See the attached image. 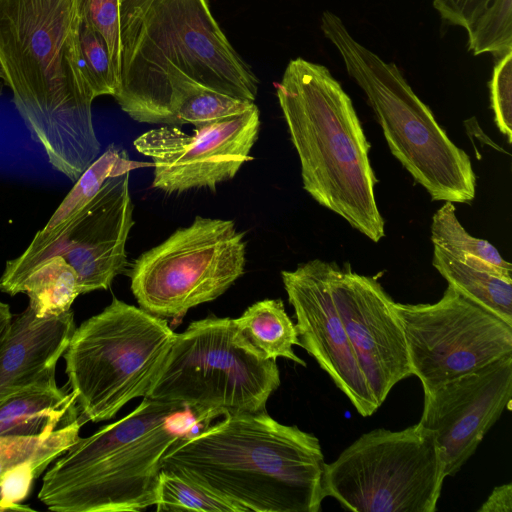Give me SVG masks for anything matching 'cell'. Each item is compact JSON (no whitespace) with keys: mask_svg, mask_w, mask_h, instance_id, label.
<instances>
[{"mask_svg":"<svg viewBox=\"0 0 512 512\" xmlns=\"http://www.w3.org/2000/svg\"><path fill=\"white\" fill-rule=\"evenodd\" d=\"M79 0H0V61L49 164L75 182L99 156L79 43Z\"/></svg>","mask_w":512,"mask_h":512,"instance_id":"1","label":"cell"},{"mask_svg":"<svg viewBox=\"0 0 512 512\" xmlns=\"http://www.w3.org/2000/svg\"><path fill=\"white\" fill-rule=\"evenodd\" d=\"M319 439L267 412L224 415L173 444L161 470L231 502L240 512H318L326 497Z\"/></svg>","mask_w":512,"mask_h":512,"instance_id":"2","label":"cell"},{"mask_svg":"<svg viewBox=\"0 0 512 512\" xmlns=\"http://www.w3.org/2000/svg\"><path fill=\"white\" fill-rule=\"evenodd\" d=\"M258 86L208 0H155L123 57L113 97L138 122L178 127L189 124L191 102L201 91L254 102Z\"/></svg>","mask_w":512,"mask_h":512,"instance_id":"3","label":"cell"},{"mask_svg":"<svg viewBox=\"0 0 512 512\" xmlns=\"http://www.w3.org/2000/svg\"><path fill=\"white\" fill-rule=\"evenodd\" d=\"M210 424L180 404L143 397L123 418L79 438L52 462L38 499L56 512H138L156 505L161 459Z\"/></svg>","mask_w":512,"mask_h":512,"instance_id":"4","label":"cell"},{"mask_svg":"<svg viewBox=\"0 0 512 512\" xmlns=\"http://www.w3.org/2000/svg\"><path fill=\"white\" fill-rule=\"evenodd\" d=\"M304 190L377 243L385 222L368 142L349 95L324 65L291 60L276 85Z\"/></svg>","mask_w":512,"mask_h":512,"instance_id":"5","label":"cell"},{"mask_svg":"<svg viewBox=\"0 0 512 512\" xmlns=\"http://www.w3.org/2000/svg\"><path fill=\"white\" fill-rule=\"evenodd\" d=\"M320 27L365 93L393 156L432 200L471 202L476 175L468 154L452 142L399 68L355 40L336 14L324 11Z\"/></svg>","mask_w":512,"mask_h":512,"instance_id":"6","label":"cell"},{"mask_svg":"<svg viewBox=\"0 0 512 512\" xmlns=\"http://www.w3.org/2000/svg\"><path fill=\"white\" fill-rule=\"evenodd\" d=\"M175 337L164 318L117 298L75 327L63 357L80 417L106 421L145 397Z\"/></svg>","mask_w":512,"mask_h":512,"instance_id":"7","label":"cell"},{"mask_svg":"<svg viewBox=\"0 0 512 512\" xmlns=\"http://www.w3.org/2000/svg\"><path fill=\"white\" fill-rule=\"evenodd\" d=\"M280 383L276 361L265 359L232 318L210 316L176 333L145 397L180 404L211 423L221 415L265 411Z\"/></svg>","mask_w":512,"mask_h":512,"instance_id":"8","label":"cell"},{"mask_svg":"<svg viewBox=\"0 0 512 512\" xmlns=\"http://www.w3.org/2000/svg\"><path fill=\"white\" fill-rule=\"evenodd\" d=\"M446 478L435 435L419 423L362 434L325 465V496L355 512H434Z\"/></svg>","mask_w":512,"mask_h":512,"instance_id":"9","label":"cell"},{"mask_svg":"<svg viewBox=\"0 0 512 512\" xmlns=\"http://www.w3.org/2000/svg\"><path fill=\"white\" fill-rule=\"evenodd\" d=\"M245 263L244 234L233 221L196 216L134 261L131 290L142 309L179 318L222 295L244 274Z\"/></svg>","mask_w":512,"mask_h":512,"instance_id":"10","label":"cell"},{"mask_svg":"<svg viewBox=\"0 0 512 512\" xmlns=\"http://www.w3.org/2000/svg\"><path fill=\"white\" fill-rule=\"evenodd\" d=\"M424 393L512 353V326L448 285L432 304L394 303Z\"/></svg>","mask_w":512,"mask_h":512,"instance_id":"11","label":"cell"},{"mask_svg":"<svg viewBox=\"0 0 512 512\" xmlns=\"http://www.w3.org/2000/svg\"><path fill=\"white\" fill-rule=\"evenodd\" d=\"M260 113L249 110L196 127L187 134L177 126L151 129L134 141L136 150L152 160V187L166 193L214 189L231 180L251 159L258 138Z\"/></svg>","mask_w":512,"mask_h":512,"instance_id":"12","label":"cell"},{"mask_svg":"<svg viewBox=\"0 0 512 512\" xmlns=\"http://www.w3.org/2000/svg\"><path fill=\"white\" fill-rule=\"evenodd\" d=\"M331 291L359 367L379 406L391 389L412 375L395 301L373 277L335 262Z\"/></svg>","mask_w":512,"mask_h":512,"instance_id":"13","label":"cell"},{"mask_svg":"<svg viewBox=\"0 0 512 512\" xmlns=\"http://www.w3.org/2000/svg\"><path fill=\"white\" fill-rule=\"evenodd\" d=\"M512 353L452 378L424 393L418 422L431 431L441 452L445 476H454L484 436L511 407Z\"/></svg>","mask_w":512,"mask_h":512,"instance_id":"14","label":"cell"},{"mask_svg":"<svg viewBox=\"0 0 512 512\" xmlns=\"http://www.w3.org/2000/svg\"><path fill=\"white\" fill-rule=\"evenodd\" d=\"M333 262L320 259L281 272L294 308L300 346L312 356L363 417L380 406L364 377L331 291Z\"/></svg>","mask_w":512,"mask_h":512,"instance_id":"15","label":"cell"},{"mask_svg":"<svg viewBox=\"0 0 512 512\" xmlns=\"http://www.w3.org/2000/svg\"><path fill=\"white\" fill-rule=\"evenodd\" d=\"M129 174L109 177L48 250L76 271L80 294L106 290L127 266L126 243L134 225Z\"/></svg>","mask_w":512,"mask_h":512,"instance_id":"16","label":"cell"},{"mask_svg":"<svg viewBox=\"0 0 512 512\" xmlns=\"http://www.w3.org/2000/svg\"><path fill=\"white\" fill-rule=\"evenodd\" d=\"M75 329L74 313L38 317L29 306L13 315L0 346V402L38 383L56 379V366Z\"/></svg>","mask_w":512,"mask_h":512,"instance_id":"17","label":"cell"},{"mask_svg":"<svg viewBox=\"0 0 512 512\" xmlns=\"http://www.w3.org/2000/svg\"><path fill=\"white\" fill-rule=\"evenodd\" d=\"M143 164L130 160L126 150L115 144L109 145L74 182L73 188L24 252L6 262L0 277V291L10 296L19 294L25 279L44 261L59 235L92 200L103 183L111 176L130 172Z\"/></svg>","mask_w":512,"mask_h":512,"instance_id":"18","label":"cell"},{"mask_svg":"<svg viewBox=\"0 0 512 512\" xmlns=\"http://www.w3.org/2000/svg\"><path fill=\"white\" fill-rule=\"evenodd\" d=\"M79 417L71 391L42 382L0 402V436H46Z\"/></svg>","mask_w":512,"mask_h":512,"instance_id":"19","label":"cell"},{"mask_svg":"<svg viewBox=\"0 0 512 512\" xmlns=\"http://www.w3.org/2000/svg\"><path fill=\"white\" fill-rule=\"evenodd\" d=\"M432 264L458 293L512 326V278L464 263L435 246Z\"/></svg>","mask_w":512,"mask_h":512,"instance_id":"20","label":"cell"},{"mask_svg":"<svg viewBox=\"0 0 512 512\" xmlns=\"http://www.w3.org/2000/svg\"><path fill=\"white\" fill-rule=\"evenodd\" d=\"M233 321L244 338L265 359L284 357L306 366L305 361L294 353L293 346H300L298 332L281 299L258 301Z\"/></svg>","mask_w":512,"mask_h":512,"instance_id":"21","label":"cell"},{"mask_svg":"<svg viewBox=\"0 0 512 512\" xmlns=\"http://www.w3.org/2000/svg\"><path fill=\"white\" fill-rule=\"evenodd\" d=\"M85 421L79 417L46 436H0V484L21 466L34 469L37 478L80 438Z\"/></svg>","mask_w":512,"mask_h":512,"instance_id":"22","label":"cell"},{"mask_svg":"<svg viewBox=\"0 0 512 512\" xmlns=\"http://www.w3.org/2000/svg\"><path fill=\"white\" fill-rule=\"evenodd\" d=\"M20 293L27 294L28 306L38 317L71 310L73 302L81 295L76 271L59 255L36 267L23 282Z\"/></svg>","mask_w":512,"mask_h":512,"instance_id":"23","label":"cell"},{"mask_svg":"<svg viewBox=\"0 0 512 512\" xmlns=\"http://www.w3.org/2000/svg\"><path fill=\"white\" fill-rule=\"evenodd\" d=\"M454 203L445 202L432 218L431 241L455 258L473 257L501 270L512 272V266L488 241L470 235L459 222Z\"/></svg>","mask_w":512,"mask_h":512,"instance_id":"24","label":"cell"},{"mask_svg":"<svg viewBox=\"0 0 512 512\" xmlns=\"http://www.w3.org/2000/svg\"><path fill=\"white\" fill-rule=\"evenodd\" d=\"M156 510L240 512L231 502L191 481L162 470L159 474Z\"/></svg>","mask_w":512,"mask_h":512,"instance_id":"25","label":"cell"},{"mask_svg":"<svg viewBox=\"0 0 512 512\" xmlns=\"http://www.w3.org/2000/svg\"><path fill=\"white\" fill-rule=\"evenodd\" d=\"M466 31L473 55L512 52V0H491Z\"/></svg>","mask_w":512,"mask_h":512,"instance_id":"26","label":"cell"},{"mask_svg":"<svg viewBox=\"0 0 512 512\" xmlns=\"http://www.w3.org/2000/svg\"><path fill=\"white\" fill-rule=\"evenodd\" d=\"M80 6V4H79ZM79 43L86 76L94 97L114 96L119 87L107 44L80 8Z\"/></svg>","mask_w":512,"mask_h":512,"instance_id":"27","label":"cell"},{"mask_svg":"<svg viewBox=\"0 0 512 512\" xmlns=\"http://www.w3.org/2000/svg\"><path fill=\"white\" fill-rule=\"evenodd\" d=\"M79 4L85 18L104 38L115 75L120 84L124 51L120 23V0H79Z\"/></svg>","mask_w":512,"mask_h":512,"instance_id":"28","label":"cell"},{"mask_svg":"<svg viewBox=\"0 0 512 512\" xmlns=\"http://www.w3.org/2000/svg\"><path fill=\"white\" fill-rule=\"evenodd\" d=\"M494 121L508 143L512 140V52L499 57L490 81Z\"/></svg>","mask_w":512,"mask_h":512,"instance_id":"29","label":"cell"},{"mask_svg":"<svg viewBox=\"0 0 512 512\" xmlns=\"http://www.w3.org/2000/svg\"><path fill=\"white\" fill-rule=\"evenodd\" d=\"M491 0H433L442 20L467 29Z\"/></svg>","mask_w":512,"mask_h":512,"instance_id":"30","label":"cell"},{"mask_svg":"<svg viewBox=\"0 0 512 512\" xmlns=\"http://www.w3.org/2000/svg\"><path fill=\"white\" fill-rule=\"evenodd\" d=\"M155 0H120V23L123 41V57L130 49L138 26ZM123 60V59H122Z\"/></svg>","mask_w":512,"mask_h":512,"instance_id":"31","label":"cell"},{"mask_svg":"<svg viewBox=\"0 0 512 512\" xmlns=\"http://www.w3.org/2000/svg\"><path fill=\"white\" fill-rule=\"evenodd\" d=\"M36 478L30 466H21L11 471L0 484V500L6 504H17L27 496Z\"/></svg>","mask_w":512,"mask_h":512,"instance_id":"32","label":"cell"},{"mask_svg":"<svg viewBox=\"0 0 512 512\" xmlns=\"http://www.w3.org/2000/svg\"><path fill=\"white\" fill-rule=\"evenodd\" d=\"M512 484L506 483L493 489L478 512H511Z\"/></svg>","mask_w":512,"mask_h":512,"instance_id":"33","label":"cell"},{"mask_svg":"<svg viewBox=\"0 0 512 512\" xmlns=\"http://www.w3.org/2000/svg\"><path fill=\"white\" fill-rule=\"evenodd\" d=\"M12 317L9 305L0 301V346L7 336Z\"/></svg>","mask_w":512,"mask_h":512,"instance_id":"34","label":"cell"},{"mask_svg":"<svg viewBox=\"0 0 512 512\" xmlns=\"http://www.w3.org/2000/svg\"><path fill=\"white\" fill-rule=\"evenodd\" d=\"M9 510H12V511H31L32 509L30 507H27V506H23L21 504H6L4 502H2L0 500V512L2 511H9Z\"/></svg>","mask_w":512,"mask_h":512,"instance_id":"35","label":"cell"},{"mask_svg":"<svg viewBox=\"0 0 512 512\" xmlns=\"http://www.w3.org/2000/svg\"><path fill=\"white\" fill-rule=\"evenodd\" d=\"M0 79H2L4 81V83H6L7 77H6V74H5V71L2 66L1 61H0Z\"/></svg>","mask_w":512,"mask_h":512,"instance_id":"36","label":"cell"},{"mask_svg":"<svg viewBox=\"0 0 512 512\" xmlns=\"http://www.w3.org/2000/svg\"><path fill=\"white\" fill-rule=\"evenodd\" d=\"M2 88H3V85H2V83H0V95L2 94Z\"/></svg>","mask_w":512,"mask_h":512,"instance_id":"37","label":"cell"}]
</instances>
